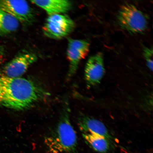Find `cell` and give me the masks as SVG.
I'll use <instances>...</instances> for the list:
<instances>
[{
    "label": "cell",
    "instance_id": "1",
    "mask_svg": "<svg viewBox=\"0 0 153 153\" xmlns=\"http://www.w3.org/2000/svg\"><path fill=\"white\" fill-rule=\"evenodd\" d=\"M47 93L30 80L11 78L0 70V105L16 110H24L43 99Z\"/></svg>",
    "mask_w": 153,
    "mask_h": 153
},
{
    "label": "cell",
    "instance_id": "2",
    "mask_svg": "<svg viewBox=\"0 0 153 153\" xmlns=\"http://www.w3.org/2000/svg\"><path fill=\"white\" fill-rule=\"evenodd\" d=\"M45 143L51 153H72L76 150L77 135L71 122L68 106L65 107L54 129L45 137Z\"/></svg>",
    "mask_w": 153,
    "mask_h": 153
},
{
    "label": "cell",
    "instance_id": "3",
    "mask_svg": "<svg viewBox=\"0 0 153 153\" xmlns=\"http://www.w3.org/2000/svg\"><path fill=\"white\" fill-rule=\"evenodd\" d=\"M117 19L120 26L130 33H143L148 27V21L145 15L134 5L130 4H126L120 7Z\"/></svg>",
    "mask_w": 153,
    "mask_h": 153
},
{
    "label": "cell",
    "instance_id": "4",
    "mask_svg": "<svg viewBox=\"0 0 153 153\" xmlns=\"http://www.w3.org/2000/svg\"><path fill=\"white\" fill-rule=\"evenodd\" d=\"M75 24L69 16L65 14L48 16L43 27V31L47 37L55 39H62L73 31Z\"/></svg>",
    "mask_w": 153,
    "mask_h": 153
},
{
    "label": "cell",
    "instance_id": "5",
    "mask_svg": "<svg viewBox=\"0 0 153 153\" xmlns=\"http://www.w3.org/2000/svg\"><path fill=\"white\" fill-rule=\"evenodd\" d=\"M0 7L25 25H31L35 20L33 10L25 1L2 0Z\"/></svg>",
    "mask_w": 153,
    "mask_h": 153
},
{
    "label": "cell",
    "instance_id": "6",
    "mask_svg": "<svg viewBox=\"0 0 153 153\" xmlns=\"http://www.w3.org/2000/svg\"><path fill=\"white\" fill-rule=\"evenodd\" d=\"M89 47V43L85 40L68 39L67 55L70 64L68 77L75 74L80 62L88 53Z\"/></svg>",
    "mask_w": 153,
    "mask_h": 153
},
{
    "label": "cell",
    "instance_id": "7",
    "mask_svg": "<svg viewBox=\"0 0 153 153\" xmlns=\"http://www.w3.org/2000/svg\"><path fill=\"white\" fill-rule=\"evenodd\" d=\"M37 59V56L34 53H20L7 63L1 71L9 77H21L27 71L29 68L36 62Z\"/></svg>",
    "mask_w": 153,
    "mask_h": 153
},
{
    "label": "cell",
    "instance_id": "8",
    "mask_svg": "<svg viewBox=\"0 0 153 153\" xmlns=\"http://www.w3.org/2000/svg\"><path fill=\"white\" fill-rule=\"evenodd\" d=\"M105 73L102 53H99L90 57L86 63L85 70V79L88 87L98 85Z\"/></svg>",
    "mask_w": 153,
    "mask_h": 153
},
{
    "label": "cell",
    "instance_id": "9",
    "mask_svg": "<svg viewBox=\"0 0 153 153\" xmlns=\"http://www.w3.org/2000/svg\"><path fill=\"white\" fill-rule=\"evenodd\" d=\"M78 125L82 133L100 136L108 139L110 142L113 140L106 126L100 120L87 116H83L78 120Z\"/></svg>",
    "mask_w": 153,
    "mask_h": 153
},
{
    "label": "cell",
    "instance_id": "10",
    "mask_svg": "<svg viewBox=\"0 0 153 153\" xmlns=\"http://www.w3.org/2000/svg\"><path fill=\"white\" fill-rule=\"evenodd\" d=\"M30 2L44 10L48 16L65 14L70 10L72 6V3L67 0H33Z\"/></svg>",
    "mask_w": 153,
    "mask_h": 153
},
{
    "label": "cell",
    "instance_id": "11",
    "mask_svg": "<svg viewBox=\"0 0 153 153\" xmlns=\"http://www.w3.org/2000/svg\"><path fill=\"white\" fill-rule=\"evenodd\" d=\"M19 25V22L16 19L0 7V36L14 32Z\"/></svg>",
    "mask_w": 153,
    "mask_h": 153
},
{
    "label": "cell",
    "instance_id": "12",
    "mask_svg": "<svg viewBox=\"0 0 153 153\" xmlns=\"http://www.w3.org/2000/svg\"><path fill=\"white\" fill-rule=\"evenodd\" d=\"M82 136L86 142L96 152L104 153L109 150L110 141L105 137L90 133H82Z\"/></svg>",
    "mask_w": 153,
    "mask_h": 153
},
{
    "label": "cell",
    "instance_id": "13",
    "mask_svg": "<svg viewBox=\"0 0 153 153\" xmlns=\"http://www.w3.org/2000/svg\"><path fill=\"white\" fill-rule=\"evenodd\" d=\"M143 55L146 60L147 66L151 71L153 70V49L152 48L144 47Z\"/></svg>",
    "mask_w": 153,
    "mask_h": 153
},
{
    "label": "cell",
    "instance_id": "14",
    "mask_svg": "<svg viewBox=\"0 0 153 153\" xmlns=\"http://www.w3.org/2000/svg\"><path fill=\"white\" fill-rule=\"evenodd\" d=\"M4 53V49L2 46L0 45V58L2 57Z\"/></svg>",
    "mask_w": 153,
    "mask_h": 153
}]
</instances>
